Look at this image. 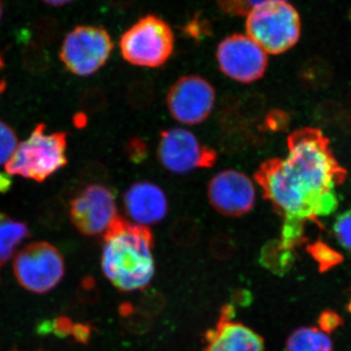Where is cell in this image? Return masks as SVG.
I'll return each mask as SVG.
<instances>
[{
  "label": "cell",
  "mask_w": 351,
  "mask_h": 351,
  "mask_svg": "<svg viewBox=\"0 0 351 351\" xmlns=\"http://www.w3.org/2000/svg\"><path fill=\"white\" fill-rule=\"evenodd\" d=\"M285 158L263 162L255 174L263 197L284 226L306 230L308 221L331 215L339 206L336 189L348 172L332 154L319 129L302 128L288 137Z\"/></svg>",
  "instance_id": "obj_1"
},
{
  "label": "cell",
  "mask_w": 351,
  "mask_h": 351,
  "mask_svg": "<svg viewBox=\"0 0 351 351\" xmlns=\"http://www.w3.org/2000/svg\"><path fill=\"white\" fill-rule=\"evenodd\" d=\"M154 235L117 216L104 233L101 269L120 292L143 290L154 276Z\"/></svg>",
  "instance_id": "obj_2"
},
{
  "label": "cell",
  "mask_w": 351,
  "mask_h": 351,
  "mask_svg": "<svg viewBox=\"0 0 351 351\" xmlns=\"http://www.w3.org/2000/svg\"><path fill=\"white\" fill-rule=\"evenodd\" d=\"M45 130V124H38L29 138L17 145L5 164L7 174L43 182L68 164V133Z\"/></svg>",
  "instance_id": "obj_3"
},
{
  "label": "cell",
  "mask_w": 351,
  "mask_h": 351,
  "mask_svg": "<svg viewBox=\"0 0 351 351\" xmlns=\"http://www.w3.org/2000/svg\"><path fill=\"white\" fill-rule=\"evenodd\" d=\"M247 36L267 54L280 55L292 49L301 38V16L283 0L261 4L246 16Z\"/></svg>",
  "instance_id": "obj_4"
},
{
  "label": "cell",
  "mask_w": 351,
  "mask_h": 351,
  "mask_svg": "<svg viewBox=\"0 0 351 351\" xmlns=\"http://www.w3.org/2000/svg\"><path fill=\"white\" fill-rule=\"evenodd\" d=\"M175 45L174 32L156 15L141 18L121 36L122 57L134 66L159 68L169 60Z\"/></svg>",
  "instance_id": "obj_5"
},
{
  "label": "cell",
  "mask_w": 351,
  "mask_h": 351,
  "mask_svg": "<svg viewBox=\"0 0 351 351\" xmlns=\"http://www.w3.org/2000/svg\"><path fill=\"white\" fill-rule=\"evenodd\" d=\"M13 272L20 286L34 294H46L57 287L66 274L61 252L45 241L27 244L17 254Z\"/></svg>",
  "instance_id": "obj_6"
},
{
  "label": "cell",
  "mask_w": 351,
  "mask_h": 351,
  "mask_svg": "<svg viewBox=\"0 0 351 351\" xmlns=\"http://www.w3.org/2000/svg\"><path fill=\"white\" fill-rule=\"evenodd\" d=\"M113 49L107 29L97 25H78L66 34L60 59L73 75L89 76L103 68Z\"/></svg>",
  "instance_id": "obj_7"
},
{
  "label": "cell",
  "mask_w": 351,
  "mask_h": 351,
  "mask_svg": "<svg viewBox=\"0 0 351 351\" xmlns=\"http://www.w3.org/2000/svg\"><path fill=\"white\" fill-rule=\"evenodd\" d=\"M157 156L161 165L175 174L210 168L217 161V152L213 149L203 145L193 132L179 127L161 133Z\"/></svg>",
  "instance_id": "obj_8"
},
{
  "label": "cell",
  "mask_w": 351,
  "mask_h": 351,
  "mask_svg": "<svg viewBox=\"0 0 351 351\" xmlns=\"http://www.w3.org/2000/svg\"><path fill=\"white\" fill-rule=\"evenodd\" d=\"M69 213L73 225L85 237L105 233L119 216L115 191L106 184H88L71 201Z\"/></svg>",
  "instance_id": "obj_9"
},
{
  "label": "cell",
  "mask_w": 351,
  "mask_h": 351,
  "mask_svg": "<svg viewBox=\"0 0 351 351\" xmlns=\"http://www.w3.org/2000/svg\"><path fill=\"white\" fill-rule=\"evenodd\" d=\"M219 68L235 82L252 83L261 80L269 64V58L248 36L235 34L219 43L216 52Z\"/></svg>",
  "instance_id": "obj_10"
},
{
  "label": "cell",
  "mask_w": 351,
  "mask_h": 351,
  "mask_svg": "<svg viewBox=\"0 0 351 351\" xmlns=\"http://www.w3.org/2000/svg\"><path fill=\"white\" fill-rule=\"evenodd\" d=\"M215 103L213 85L198 75L182 76L170 87L167 94L171 115L184 125L202 123L213 112Z\"/></svg>",
  "instance_id": "obj_11"
},
{
  "label": "cell",
  "mask_w": 351,
  "mask_h": 351,
  "mask_svg": "<svg viewBox=\"0 0 351 351\" xmlns=\"http://www.w3.org/2000/svg\"><path fill=\"white\" fill-rule=\"evenodd\" d=\"M208 198L212 207L228 217L249 213L256 203V189L250 178L237 170H223L208 184Z\"/></svg>",
  "instance_id": "obj_12"
},
{
  "label": "cell",
  "mask_w": 351,
  "mask_h": 351,
  "mask_svg": "<svg viewBox=\"0 0 351 351\" xmlns=\"http://www.w3.org/2000/svg\"><path fill=\"white\" fill-rule=\"evenodd\" d=\"M234 306L221 308L216 326L205 334L204 351H265V341L246 325L233 321Z\"/></svg>",
  "instance_id": "obj_13"
},
{
  "label": "cell",
  "mask_w": 351,
  "mask_h": 351,
  "mask_svg": "<svg viewBox=\"0 0 351 351\" xmlns=\"http://www.w3.org/2000/svg\"><path fill=\"white\" fill-rule=\"evenodd\" d=\"M124 210L136 225H156L165 218L169 209L167 196L152 182H134L123 195Z\"/></svg>",
  "instance_id": "obj_14"
},
{
  "label": "cell",
  "mask_w": 351,
  "mask_h": 351,
  "mask_svg": "<svg viewBox=\"0 0 351 351\" xmlns=\"http://www.w3.org/2000/svg\"><path fill=\"white\" fill-rule=\"evenodd\" d=\"M29 237L31 230L25 221L0 212V267L9 262L17 247Z\"/></svg>",
  "instance_id": "obj_15"
},
{
  "label": "cell",
  "mask_w": 351,
  "mask_h": 351,
  "mask_svg": "<svg viewBox=\"0 0 351 351\" xmlns=\"http://www.w3.org/2000/svg\"><path fill=\"white\" fill-rule=\"evenodd\" d=\"M286 351H332V339L319 328H299L288 337Z\"/></svg>",
  "instance_id": "obj_16"
},
{
  "label": "cell",
  "mask_w": 351,
  "mask_h": 351,
  "mask_svg": "<svg viewBox=\"0 0 351 351\" xmlns=\"http://www.w3.org/2000/svg\"><path fill=\"white\" fill-rule=\"evenodd\" d=\"M294 262V251L286 249L279 240L267 242L260 253L261 265L276 276L288 274Z\"/></svg>",
  "instance_id": "obj_17"
},
{
  "label": "cell",
  "mask_w": 351,
  "mask_h": 351,
  "mask_svg": "<svg viewBox=\"0 0 351 351\" xmlns=\"http://www.w3.org/2000/svg\"><path fill=\"white\" fill-rule=\"evenodd\" d=\"M66 205L61 197L51 198L39 208L38 221L50 230L61 228L66 218Z\"/></svg>",
  "instance_id": "obj_18"
},
{
  "label": "cell",
  "mask_w": 351,
  "mask_h": 351,
  "mask_svg": "<svg viewBox=\"0 0 351 351\" xmlns=\"http://www.w3.org/2000/svg\"><path fill=\"white\" fill-rule=\"evenodd\" d=\"M171 239L179 246H195L200 237V228L197 221L191 218H178L173 221L170 228Z\"/></svg>",
  "instance_id": "obj_19"
},
{
  "label": "cell",
  "mask_w": 351,
  "mask_h": 351,
  "mask_svg": "<svg viewBox=\"0 0 351 351\" xmlns=\"http://www.w3.org/2000/svg\"><path fill=\"white\" fill-rule=\"evenodd\" d=\"M22 61L24 68L32 75L46 73L51 66V59L47 51L34 41L27 44L23 48Z\"/></svg>",
  "instance_id": "obj_20"
},
{
  "label": "cell",
  "mask_w": 351,
  "mask_h": 351,
  "mask_svg": "<svg viewBox=\"0 0 351 351\" xmlns=\"http://www.w3.org/2000/svg\"><path fill=\"white\" fill-rule=\"evenodd\" d=\"M119 313L122 326L132 334H144L151 328V318L140 313L130 302H122Z\"/></svg>",
  "instance_id": "obj_21"
},
{
  "label": "cell",
  "mask_w": 351,
  "mask_h": 351,
  "mask_svg": "<svg viewBox=\"0 0 351 351\" xmlns=\"http://www.w3.org/2000/svg\"><path fill=\"white\" fill-rule=\"evenodd\" d=\"M75 323L66 315L58 316L53 319L40 321L36 327L38 336H54L59 339L71 338Z\"/></svg>",
  "instance_id": "obj_22"
},
{
  "label": "cell",
  "mask_w": 351,
  "mask_h": 351,
  "mask_svg": "<svg viewBox=\"0 0 351 351\" xmlns=\"http://www.w3.org/2000/svg\"><path fill=\"white\" fill-rule=\"evenodd\" d=\"M265 100L262 95L248 93L237 101V117L243 122H256L265 112Z\"/></svg>",
  "instance_id": "obj_23"
},
{
  "label": "cell",
  "mask_w": 351,
  "mask_h": 351,
  "mask_svg": "<svg viewBox=\"0 0 351 351\" xmlns=\"http://www.w3.org/2000/svg\"><path fill=\"white\" fill-rule=\"evenodd\" d=\"M307 252L318 263L321 272L327 271L343 262V256L322 241H316L308 245Z\"/></svg>",
  "instance_id": "obj_24"
},
{
  "label": "cell",
  "mask_w": 351,
  "mask_h": 351,
  "mask_svg": "<svg viewBox=\"0 0 351 351\" xmlns=\"http://www.w3.org/2000/svg\"><path fill=\"white\" fill-rule=\"evenodd\" d=\"M154 98V87L151 83L141 80L135 82L129 87L127 101L132 108L142 110L149 107Z\"/></svg>",
  "instance_id": "obj_25"
},
{
  "label": "cell",
  "mask_w": 351,
  "mask_h": 351,
  "mask_svg": "<svg viewBox=\"0 0 351 351\" xmlns=\"http://www.w3.org/2000/svg\"><path fill=\"white\" fill-rule=\"evenodd\" d=\"M276 0H217L219 10L228 16L243 17L261 4ZM287 1V0H283Z\"/></svg>",
  "instance_id": "obj_26"
},
{
  "label": "cell",
  "mask_w": 351,
  "mask_h": 351,
  "mask_svg": "<svg viewBox=\"0 0 351 351\" xmlns=\"http://www.w3.org/2000/svg\"><path fill=\"white\" fill-rule=\"evenodd\" d=\"M106 105H107V97L100 88H87L80 96V108L85 114L101 112L106 108Z\"/></svg>",
  "instance_id": "obj_27"
},
{
  "label": "cell",
  "mask_w": 351,
  "mask_h": 351,
  "mask_svg": "<svg viewBox=\"0 0 351 351\" xmlns=\"http://www.w3.org/2000/svg\"><path fill=\"white\" fill-rule=\"evenodd\" d=\"M17 145V134L8 124L0 120V166L10 159Z\"/></svg>",
  "instance_id": "obj_28"
},
{
  "label": "cell",
  "mask_w": 351,
  "mask_h": 351,
  "mask_svg": "<svg viewBox=\"0 0 351 351\" xmlns=\"http://www.w3.org/2000/svg\"><path fill=\"white\" fill-rule=\"evenodd\" d=\"M108 177L107 167L98 161H90L80 170V181L88 184H106Z\"/></svg>",
  "instance_id": "obj_29"
},
{
  "label": "cell",
  "mask_w": 351,
  "mask_h": 351,
  "mask_svg": "<svg viewBox=\"0 0 351 351\" xmlns=\"http://www.w3.org/2000/svg\"><path fill=\"white\" fill-rule=\"evenodd\" d=\"M237 247L234 241L226 234L215 235L210 242V253L216 260H230L234 255Z\"/></svg>",
  "instance_id": "obj_30"
},
{
  "label": "cell",
  "mask_w": 351,
  "mask_h": 351,
  "mask_svg": "<svg viewBox=\"0 0 351 351\" xmlns=\"http://www.w3.org/2000/svg\"><path fill=\"white\" fill-rule=\"evenodd\" d=\"M76 297L82 304L93 306L100 300V291L94 277L88 276L83 277L76 289Z\"/></svg>",
  "instance_id": "obj_31"
},
{
  "label": "cell",
  "mask_w": 351,
  "mask_h": 351,
  "mask_svg": "<svg viewBox=\"0 0 351 351\" xmlns=\"http://www.w3.org/2000/svg\"><path fill=\"white\" fill-rule=\"evenodd\" d=\"M164 297L156 291H149L138 302L137 309L147 317L152 318L161 313L164 307Z\"/></svg>",
  "instance_id": "obj_32"
},
{
  "label": "cell",
  "mask_w": 351,
  "mask_h": 351,
  "mask_svg": "<svg viewBox=\"0 0 351 351\" xmlns=\"http://www.w3.org/2000/svg\"><path fill=\"white\" fill-rule=\"evenodd\" d=\"M334 232L339 245L351 253V210L339 215L334 225Z\"/></svg>",
  "instance_id": "obj_33"
},
{
  "label": "cell",
  "mask_w": 351,
  "mask_h": 351,
  "mask_svg": "<svg viewBox=\"0 0 351 351\" xmlns=\"http://www.w3.org/2000/svg\"><path fill=\"white\" fill-rule=\"evenodd\" d=\"M36 40L34 43H38L39 45H46L55 43L59 38L60 29L57 23L49 19L41 21L36 25L34 29Z\"/></svg>",
  "instance_id": "obj_34"
},
{
  "label": "cell",
  "mask_w": 351,
  "mask_h": 351,
  "mask_svg": "<svg viewBox=\"0 0 351 351\" xmlns=\"http://www.w3.org/2000/svg\"><path fill=\"white\" fill-rule=\"evenodd\" d=\"M125 152L132 162L141 163L147 156V147L141 138H134L127 142Z\"/></svg>",
  "instance_id": "obj_35"
},
{
  "label": "cell",
  "mask_w": 351,
  "mask_h": 351,
  "mask_svg": "<svg viewBox=\"0 0 351 351\" xmlns=\"http://www.w3.org/2000/svg\"><path fill=\"white\" fill-rule=\"evenodd\" d=\"M288 126V115L282 110H271L265 117V127L270 131H283Z\"/></svg>",
  "instance_id": "obj_36"
},
{
  "label": "cell",
  "mask_w": 351,
  "mask_h": 351,
  "mask_svg": "<svg viewBox=\"0 0 351 351\" xmlns=\"http://www.w3.org/2000/svg\"><path fill=\"white\" fill-rule=\"evenodd\" d=\"M94 331V326H92L89 323L77 322L75 323V328H73L71 339H73V341L76 343L88 346L90 341H91Z\"/></svg>",
  "instance_id": "obj_37"
},
{
  "label": "cell",
  "mask_w": 351,
  "mask_h": 351,
  "mask_svg": "<svg viewBox=\"0 0 351 351\" xmlns=\"http://www.w3.org/2000/svg\"><path fill=\"white\" fill-rule=\"evenodd\" d=\"M343 324L339 314L334 311H324L319 317V329L325 332H331Z\"/></svg>",
  "instance_id": "obj_38"
},
{
  "label": "cell",
  "mask_w": 351,
  "mask_h": 351,
  "mask_svg": "<svg viewBox=\"0 0 351 351\" xmlns=\"http://www.w3.org/2000/svg\"><path fill=\"white\" fill-rule=\"evenodd\" d=\"M239 302L240 306L250 304V293L245 290L235 292V294L233 295V302Z\"/></svg>",
  "instance_id": "obj_39"
},
{
  "label": "cell",
  "mask_w": 351,
  "mask_h": 351,
  "mask_svg": "<svg viewBox=\"0 0 351 351\" xmlns=\"http://www.w3.org/2000/svg\"><path fill=\"white\" fill-rule=\"evenodd\" d=\"M73 123L77 128H83L87 125V115L84 112L76 113L73 117Z\"/></svg>",
  "instance_id": "obj_40"
},
{
  "label": "cell",
  "mask_w": 351,
  "mask_h": 351,
  "mask_svg": "<svg viewBox=\"0 0 351 351\" xmlns=\"http://www.w3.org/2000/svg\"><path fill=\"white\" fill-rule=\"evenodd\" d=\"M45 3L49 4L53 6H63L66 4L71 3L73 0H43Z\"/></svg>",
  "instance_id": "obj_41"
},
{
  "label": "cell",
  "mask_w": 351,
  "mask_h": 351,
  "mask_svg": "<svg viewBox=\"0 0 351 351\" xmlns=\"http://www.w3.org/2000/svg\"><path fill=\"white\" fill-rule=\"evenodd\" d=\"M9 186H10V184H9L8 178L6 176L0 174V191H6L8 189Z\"/></svg>",
  "instance_id": "obj_42"
},
{
  "label": "cell",
  "mask_w": 351,
  "mask_h": 351,
  "mask_svg": "<svg viewBox=\"0 0 351 351\" xmlns=\"http://www.w3.org/2000/svg\"><path fill=\"white\" fill-rule=\"evenodd\" d=\"M2 16H3V2L0 0V21L2 19Z\"/></svg>",
  "instance_id": "obj_43"
},
{
  "label": "cell",
  "mask_w": 351,
  "mask_h": 351,
  "mask_svg": "<svg viewBox=\"0 0 351 351\" xmlns=\"http://www.w3.org/2000/svg\"><path fill=\"white\" fill-rule=\"evenodd\" d=\"M5 66V62H4L3 58L0 56V69H2Z\"/></svg>",
  "instance_id": "obj_44"
},
{
  "label": "cell",
  "mask_w": 351,
  "mask_h": 351,
  "mask_svg": "<svg viewBox=\"0 0 351 351\" xmlns=\"http://www.w3.org/2000/svg\"><path fill=\"white\" fill-rule=\"evenodd\" d=\"M11 351H22V350H16V348H14V350H12ZM34 351H46V350H34Z\"/></svg>",
  "instance_id": "obj_45"
},
{
  "label": "cell",
  "mask_w": 351,
  "mask_h": 351,
  "mask_svg": "<svg viewBox=\"0 0 351 351\" xmlns=\"http://www.w3.org/2000/svg\"><path fill=\"white\" fill-rule=\"evenodd\" d=\"M1 276H0V285H1Z\"/></svg>",
  "instance_id": "obj_46"
}]
</instances>
